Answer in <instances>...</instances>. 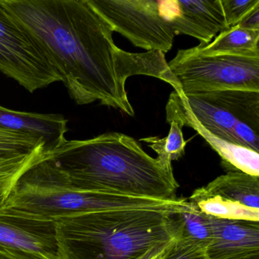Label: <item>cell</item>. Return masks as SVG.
Segmentation results:
<instances>
[{
	"label": "cell",
	"mask_w": 259,
	"mask_h": 259,
	"mask_svg": "<svg viewBox=\"0 0 259 259\" xmlns=\"http://www.w3.org/2000/svg\"><path fill=\"white\" fill-rule=\"evenodd\" d=\"M67 122L63 115L15 111L0 106V128L42 138L47 154L58 149L67 141L65 137Z\"/></svg>",
	"instance_id": "obj_13"
},
{
	"label": "cell",
	"mask_w": 259,
	"mask_h": 259,
	"mask_svg": "<svg viewBox=\"0 0 259 259\" xmlns=\"http://www.w3.org/2000/svg\"><path fill=\"white\" fill-rule=\"evenodd\" d=\"M259 31L236 26L224 30L208 45H199L193 50L203 55H259Z\"/></svg>",
	"instance_id": "obj_17"
},
{
	"label": "cell",
	"mask_w": 259,
	"mask_h": 259,
	"mask_svg": "<svg viewBox=\"0 0 259 259\" xmlns=\"http://www.w3.org/2000/svg\"><path fill=\"white\" fill-rule=\"evenodd\" d=\"M181 94L241 89L259 92V55H203L180 50L168 63Z\"/></svg>",
	"instance_id": "obj_5"
},
{
	"label": "cell",
	"mask_w": 259,
	"mask_h": 259,
	"mask_svg": "<svg viewBox=\"0 0 259 259\" xmlns=\"http://www.w3.org/2000/svg\"><path fill=\"white\" fill-rule=\"evenodd\" d=\"M213 241L210 259H227L259 251V221L221 219L208 216Z\"/></svg>",
	"instance_id": "obj_11"
},
{
	"label": "cell",
	"mask_w": 259,
	"mask_h": 259,
	"mask_svg": "<svg viewBox=\"0 0 259 259\" xmlns=\"http://www.w3.org/2000/svg\"><path fill=\"white\" fill-rule=\"evenodd\" d=\"M0 251L60 259L56 221L13 207H0Z\"/></svg>",
	"instance_id": "obj_8"
},
{
	"label": "cell",
	"mask_w": 259,
	"mask_h": 259,
	"mask_svg": "<svg viewBox=\"0 0 259 259\" xmlns=\"http://www.w3.org/2000/svg\"><path fill=\"white\" fill-rule=\"evenodd\" d=\"M159 12L172 25L176 35L185 34L208 45L226 25L221 0H163L157 1Z\"/></svg>",
	"instance_id": "obj_9"
},
{
	"label": "cell",
	"mask_w": 259,
	"mask_h": 259,
	"mask_svg": "<svg viewBox=\"0 0 259 259\" xmlns=\"http://www.w3.org/2000/svg\"><path fill=\"white\" fill-rule=\"evenodd\" d=\"M46 156L81 190L178 199L180 186L172 163L153 158L136 139L122 133L66 141Z\"/></svg>",
	"instance_id": "obj_2"
},
{
	"label": "cell",
	"mask_w": 259,
	"mask_h": 259,
	"mask_svg": "<svg viewBox=\"0 0 259 259\" xmlns=\"http://www.w3.org/2000/svg\"><path fill=\"white\" fill-rule=\"evenodd\" d=\"M47 154L42 138L0 128V207L24 172Z\"/></svg>",
	"instance_id": "obj_10"
},
{
	"label": "cell",
	"mask_w": 259,
	"mask_h": 259,
	"mask_svg": "<svg viewBox=\"0 0 259 259\" xmlns=\"http://www.w3.org/2000/svg\"><path fill=\"white\" fill-rule=\"evenodd\" d=\"M161 255H162V253H161V254H159V255H157V257H154V258H153V259H162Z\"/></svg>",
	"instance_id": "obj_26"
},
{
	"label": "cell",
	"mask_w": 259,
	"mask_h": 259,
	"mask_svg": "<svg viewBox=\"0 0 259 259\" xmlns=\"http://www.w3.org/2000/svg\"><path fill=\"white\" fill-rule=\"evenodd\" d=\"M162 259H210L207 248L188 241L176 239L162 253Z\"/></svg>",
	"instance_id": "obj_22"
},
{
	"label": "cell",
	"mask_w": 259,
	"mask_h": 259,
	"mask_svg": "<svg viewBox=\"0 0 259 259\" xmlns=\"http://www.w3.org/2000/svg\"><path fill=\"white\" fill-rule=\"evenodd\" d=\"M0 259H48L34 254L26 253L13 252L9 251H0Z\"/></svg>",
	"instance_id": "obj_24"
},
{
	"label": "cell",
	"mask_w": 259,
	"mask_h": 259,
	"mask_svg": "<svg viewBox=\"0 0 259 259\" xmlns=\"http://www.w3.org/2000/svg\"><path fill=\"white\" fill-rule=\"evenodd\" d=\"M170 130L166 137H147L141 139L157 154V157L172 163L185 154L186 142L183 138V128L177 122H170Z\"/></svg>",
	"instance_id": "obj_20"
},
{
	"label": "cell",
	"mask_w": 259,
	"mask_h": 259,
	"mask_svg": "<svg viewBox=\"0 0 259 259\" xmlns=\"http://www.w3.org/2000/svg\"><path fill=\"white\" fill-rule=\"evenodd\" d=\"M204 187L227 201L259 210V177L240 171L227 172Z\"/></svg>",
	"instance_id": "obj_16"
},
{
	"label": "cell",
	"mask_w": 259,
	"mask_h": 259,
	"mask_svg": "<svg viewBox=\"0 0 259 259\" xmlns=\"http://www.w3.org/2000/svg\"><path fill=\"white\" fill-rule=\"evenodd\" d=\"M193 95L219 106L259 133V92L228 89Z\"/></svg>",
	"instance_id": "obj_15"
},
{
	"label": "cell",
	"mask_w": 259,
	"mask_h": 259,
	"mask_svg": "<svg viewBox=\"0 0 259 259\" xmlns=\"http://www.w3.org/2000/svg\"><path fill=\"white\" fill-rule=\"evenodd\" d=\"M188 205L186 198L164 201L81 190L46 155L24 172L7 203L8 207L53 221L116 209L177 212Z\"/></svg>",
	"instance_id": "obj_4"
},
{
	"label": "cell",
	"mask_w": 259,
	"mask_h": 259,
	"mask_svg": "<svg viewBox=\"0 0 259 259\" xmlns=\"http://www.w3.org/2000/svg\"><path fill=\"white\" fill-rule=\"evenodd\" d=\"M172 212L116 209L57 220L60 259H143L177 239Z\"/></svg>",
	"instance_id": "obj_3"
},
{
	"label": "cell",
	"mask_w": 259,
	"mask_h": 259,
	"mask_svg": "<svg viewBox=\"0 0 259 259\" xmlns=\"http://www.w3.org/2000/svg\"><path fill=\"white\" fill-rule=\"evenodd\" d=\"M0 71L28 92L61 81V77L36 39L0 3Z\"/></svg>",
	"instance_id": "obj_6"
},
{
	"label": "cell",
	"mask_w": 259,
	"mask_h": 259,
	"mask_svg": "<svg viewBox=\"0 0 259 259\" xmlns=\"http://www.w3.org/2000/svg\"><path fill=\"white\" fill-rule=\"evenodd\" d=\"M166 110L186 115L220 139L235 144V127L239 120L213 103L196 95H185L172 92Z\"/></svg>",
	"instance_id": "obj_12"
},
{
	"label": "cell",
	"mask_w": 259,
	"mask_h": 259,
	"mask_svg": "<svg viewBox=\"0 0 259 259\" xmlns=\"http://www.w3.org/2000/svg\"><path fill=\"white\" fill-rule=\"evenodd\" d=\"M227 259H259V251L248 253V254H242V255L236 256V257H230Z\"/></svg>",
	"instance_id": "obj_25"
},
{
	"label": "cell",
	"mask_w": 259,
	"mask_h": 259,
	"mask_svg": "<svg viewBox=\"0 0 259 259\" xmlns=\"http://www.w3.org/2000/svg\"><path fill=\"white\" fill-rule=\"evenodd\" d=\"M113 32L147 51H170L176 37L170 24L160 14L157 0H89Z\"/></svg>",
	"instance_id": "obj_7"
},
{
	"label": "cell",
	"mask_w": 259,
	"mask_h": 259,
	"mask_svg": "<svg viewBox=\"0 0 259 259\" xmlns=\"http://www.w3.org/2000/svg\"><path fill=\"white\" fill-rule=\"evenodd\" d=\"M187 201L207 216L221 219L259 221V210L227 201L207 192L204 186L194 191Z\"/></svg>",
	"instance_id": "obj_18"
},
{
	"label": "cell",
	"mask_w": 259,
	"mask_h": 259,
	"mask_svg": "<svg viewBox=\"0 0 259 259\" xmlns=\"http://www.w3.org/2000/svg\"><path fill=\"white\" fill-rule=\"evenodd\" d=\"M42 47L78 105L99 101L133 116L125 84L130 77L162 80L181 93L160 51L130 53L118 48L108 22L89 0H0Z\"/></svg>",
	"instance_id": "obj_1"
},
{
	"label": "cell",
	"mask_w": 259,
	"mask_h": 259,
	"mask_svg": "<svg viewBox=\"0 0 259 259\" xmlns=\"http://www.w3.org/2000/svg\"><path fill=\"white\" fill-rule=\"evenodd\" d=\"M177 231V239L208 247L213 241V233L208 216L189 203V207L169 213Z\"/></svg>",
	"instance_id": "obj_19"
},
{
	"label": "cell",
	"mask_w": 259,
	"mask_h": 259,
	"mask_svg": "<svg viewBox=\"0 0 259 259\" xmlns=\"http://www.w3.org/2000/svg\"><path fill=\"white\" fill-rule=\"evenodd\" d=\"M221 2L227 28L236 26L259 7V0H221Z\"/></svg>",
	"instance_id": "obj_21"
},
{
	"label": "cell",
	"mask_w": 259,
	"mask_h": 259,
	"mask_svg": "<svg viewBox=\"0 0 259 259\" xmlns=\"http://www.w3.org/2000/svg\"><path fill=\"white\" fill-rule=\"evenodd\" d=\"M166 115L168 123L177 122L182 128L188 126L196 131L219 154L222 166L227 172L240 171L259 177V153L220 139L183 113L166 110Z\"/></svg>",
	"instance_id": "obj_14"
},
{
	"label": "cell",
	"mask_w": 259,
	"mask_h": 259,
	"mask_svg": "<svg viewBox=\"0 0 259 259\" xmlns=\"http://www.w3.org/2000/svg\"><path fill=\"white\" fill-rule=\"evenodd\" d=\"M238 26L245 29L259 31V7L253 10L243 20L241 21Z\"/></svg>",
	"instance_id": "obj_23"
}]
</instances>
